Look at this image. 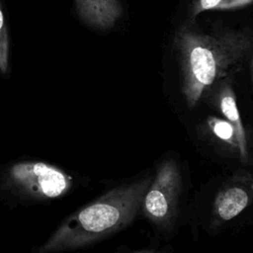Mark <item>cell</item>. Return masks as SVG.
I'll return each instance as SVG.
<instances>
[{"label": "cell", "instance_id": "1", "mask_svg": "<svg viewBox=\"0 0 253 253\" xmlns=\"http://www.w3.org/2000/svg\"><path fill=\"white\" fill-rule=\"evenodd\" d=\"M150 176L114 188L68 215L35 253L89 247L125 228L134 218L151 183Z\"/></svg>", "mask_w": 253, "mask_h": 253}, {"label": "cell", "instance_id": "2", "mask_svg": "<svg viewBox=\"0 0 253 253\" xmlns=\"http://www.w3.org/2000/svg\"><path fill=\"white\" fill-rule=\"evenodd\" d=\"M183 95L189 107L199 102L206 89L224 76L249 47L242 36L211 38L185 34L180 39Z\"/></svg>", "mask_w": 253, "mask_h": 253}, {"label": "cell", "instance_id": "3", "mask_svg": "<svg viewBox=\"0 0 253 253\" xmlns=\"http://www.w3.org/2000/svg\"><path fill=\"white\" fill-rule=\"evenodd\" d=\"M75 184L66 169L38 159H17L0 166V201L9 207L55 201Z\"/></svg>", "mask_w": 253, "mask_h": 253}, {"label": "cell", "instance_id": "4", "mask_svg": "<svg viewBox=\"0 0 253 253\" xmlns=\"http://www.w3.org/2000/svg\"><path fill=\"white\" fill-rule=\"evenodd\" d=\"M180 186L178 165L173 160L164 161L144 195L141 204L143 213L159 226L168 225L176 212Z\"/></svg>", "mask_w": 253, "mask_h": 253}, {"label": "cell", "instance_id": "5", "mask_svg": "<svg viewBox=\"0 0 253 253\" xmlns=\"http://www.w3.org/2000/svg\"><path fill=\"white\" fill-rule=\"evenodd\" d=\"M253 199V176L237 175L217 194L213 212L218 219L227 221L238 215Z\"/></svg>", "mask_w": 253, "mask_h": 253}, {"label": "cell", "instance_id": "6", "mask_svg": "<svg viewBox=\"0 0 253 253\" xmlns=\"http://www.w3.org/2000/svg\"><path fill=\"white\" fill-rule=\"evenodd\" d=\"M72 13L85 25L95 29H108L117 16L115 0H71Z\"/></svg>", "mask_w": 253, "mask_h": 253}, {"label": "cell", "instance_id": "7", "mask_svg": "<svg viewBox=\"0 0 253 253\" xmlns=\"http://www.w3.org/2000/svg\"><path fill=\"white\" fill-rule=\"evenodd\" d=\"M217 104L220 109V112L224 115L228 122L234 127L237 147L239 149L240 157L242 161H247L248 159V150H247V141L245 130L240 119V115L236 106L235 94L228 83H222L217 95Z\"/></svg>", "mask_w": 253, "mask_h": 253}, {"label": "cell", "instance_id": "8", "mask_svg": "<svg viewBox=\"0 0 253 253\" xmlns=\"http://www.w3.org/2000/svg\"><path fill=\"white\" fill-rule=\"evenodd\" d=\"M10 70L9 21L4 0H0V74L9 78Z\"/></svg>", "mask_w": 253, "mask_h": 253}, {"label": "cell", "instance_id": "9", "mask_svg": "<svg viewBox=\"0 0 253 253\" xmlns=\"http://www.w3.org/2000/svg\"><path fill=\"white\" fill-rule=\"evenodd\" d=\"M209 126L211 131L219 139L227 142L231 146H237L235 130L230 122L218 118H210Z\"/></svg>", "mask_w": 253, "mask_h": 253}, {"label": "cell", "instance_id": "10", "mask_svg": "<svg viewBox=\"0 0 253 253\" xmlns=\"http://www.w3.org/2000/svg\"><path fill=\"white\" fill-rule=\"evenodd\" d=\"M226 0H201L203 9H211L215 7H225Z\"/></svg>", "mask_w": 253, "mask_h": 253}]
</instances>
